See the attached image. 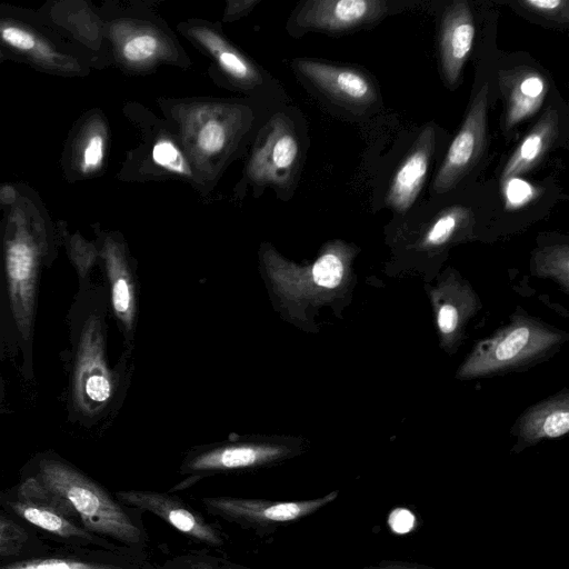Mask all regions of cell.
Wrapping results in <instances>:
<instances>
[{
    "label": "cell",
    "mask_w": 569,
    "mask_h": 569,
    "mask_svg": "<svg viewBox=\"0 0 569 569\" xmlns=\"http://www.w3.org/2000/svg\"><path fill=\"white\" fill-rule=\"evenodd\" d=\"M133 346L128 347L116 369L107 359L104 322L100 315H90L82 327L76 356L73 398L78 410L98 417L109 410L129 386L133 371Z\"/></svg>",
    "instance_id": "277c9868"
},
{
    "label": "cell",
    "mask_w": 569,
    "mask_h": 569,
    "mask_svg": "<svg viewBox=\"0 0 569 569\" xmlns=\"http://www.w3.org/2000/svg\"><path fill=\"white\" fill-rule=\"evenodd\" d=\"M188 34L199 43L218 63L219 68L236 83L253 88L262 82L258 68L238 51L221 33L208 26H191Z\"/></svg>",
    "instance_id": "ac0fdd59"
},
{
    "label": "cell",
    "mask_w": 569,
    "mask_h": 569,
    "mask_svg": "<svg viewBox=\"0 0 569 569\" xmlns=\"http://www.w3.org/2000/svg\"><path fill=\"white\" fill-rule=\"evenodd\" d=\"M28 540L26 530L11 519L0 516V556H16Z\"/></svg>",
    "instance_id": "83f0119b"
},
{
    "label": "cell",
    "mask_w": 569,
    "mask_h": 569,
    "mask_svg": "<svg viewBox=\"0 0 569 569\" xmlns=\"http://www.w3.org/2000/svg\"><path fill=\"white\" fill-rule=\"evenodd\" d=\"M532 340V331L528 327L522 326L512 329L492 347L489 357L490 362L483 368H492L525 353L527 350L531 349Z\"/></svg>",
    "instance_id": "603a6c76"
},
{
    "label": "cell",
    "mask_w": 569,
    "mask_h": 569,
    "mask_svg": "<svg viewBox=\"0 0 569 569\" xmlns=\"http://www.w3.org/2000/svg\"><path fill=\"white\" fill-rule=\"evenodd\" d=\"M168 569H249L206 553L191 552L168 563Z\"/></svg>",
    "instance_id": "4316f807"
},
{
    "label": "cell",
    "mask_w": 569,
    "mask_h": 569,
    "mask_svg": "<svg viewBox=\"0 0 569 569\" xmlns=\"http://www.w3.org/2000/svg\"><path fill=\"white\" fill-rule=\"evenodd\" d=\"M388 523L393 532L405 535L413 529L416 517L410 510L400 507L390 512Z\"/></svg>",
    "instance_id": "1f68e13d"
},
{
    "label": "cell",
    "mask_w": 569,
    "mask_h": 569,
    "mask_svg": "<svg viewBox=\"0 0 569 569\" xmlns=\"http://www.w3.org/2000/svg\"><path fill=\"white\" fill-rule=\"evenodd\" d=\"M101 257L110 289V302L128 347L133 346L139 319V279L137 263L120 240L104 238Z\"/></svg>",
    "instance_id": "30bf717a"
},
{
    "label": "cell",
    "mask_w": 569,
    "mask_h": 569,
    "mask_svg": "<svg viewBox=\"0 0 569 569\" xmlns=\"http://www.w3.org/2000/svg\"><path fill=\"white\" fill-rule=\"evenodd\" d=\"M435 128L425 127L391 181L387 202L398 211L408 210L423 184L435 148Z\"/></svg>",
    "instance_id": "2e32d148"
},
{
    "label": "cell",
    "mask_w": 569,
    "mask_h": 569,
    "mask_svg": "<svg viewBox=\"0 0 569 569\" xmlns=\"http://www.w3.org/2000/svg\"><path fill=\"white\" fill-rule=\"evenodd\" d=\"M108 141L106 123L100 117L86 126L76 151V160L82 174H92L103 164Z\"/></svg>",
    "instance_id": "7402d4cb"
},
{
    "label": "cell",
    "mask_w": 569,
    "mask_h": 569,
    "mask_svg": "<svg viewBox=\"0 0 569 569\" xmlns=\"http://www.w3.org/2000/svg\"><path fill=\"white\" fill-rule=\"evenodd\" d=\"M293 64L310 83L339 102L363 106L376 99L372 82L358 70L312 59H298Z\"/></svg>",
    "instance_id": "5bb4252c"
},
{
    "label": "cell",
    "mask_w": 569,
    "mask_h": 569,
    "mask_svg": "<svg viewBox=\"0 0 569 569\" xmlns=\"http://www.w3.org/2000/svg\"><path fill=\"white\" fill-rule=\"evenodd\" d=\"M386 12L387 3L381 0H309L295 22L302 30L337 32L371 23Z\"/></svg>",
    "instance_id": "4fadbf2b"
},
{
    "label": "cell",
    "mask_w": 569,
    "mask_h": 569,
    "mask_svg": "<svg viewBox=\"0 0 569 569\" xmlns=\"http://www.w3.org/2000/svg\"><path fill=\"white\" fill-rule=\"evenodd\" d=\"M466 216L467 210L465 208H449L442 212L429 228L426 233L425 242L428 246H439L445 243Z\"/></svg>",
    "instance_id": "484cf974"
},
{
    "label": "cell",
    "mask_w": 569,
    "mask_h": 569,
    "mask_svg": "<svg viewBox=\"0 0 569 569\" xmlns=\"http://www.w3.org/2000/svg\"><path fill=\"white\" fill-rule=\"evenodd\" d=\"M558 133V113L548 109L527 133L509 158L501 174L502 182L531 170L552 146Z\"/></svg>",
    "instance_id": "ffe728a7"
},
{
    "label": "cell",
    "mask_w": 569,
    "mask_h": 569,
    "mask_svg": "<svg viewBox=\"0 0 569 569\" xmlns=\"http://www.w3.org/2000/svg\"><path fill=\"white\" fill-rule=\"evenodd\" d=\"M8 505L21 519L54 536L67 539L93 540L90 532L42 500L19 496V499L11 500Z\"/></svg>",
    "instance_id": "44dd1931"
},
{
    "label": "cell",
    "mask_w": 569,
    "mask_h": 569,
    "mask_svg": "<svg viewBox=\"0 0 569 569\" xmlns=\"http://www.w3.org/2000/svg\"><path fill=\"white\" fill-rule=\"evenodd\" d=\"M172 117L194 176L210 180L222 170L246 132L250 112L240 104L196 101L176 106Z\"/></svg>",
    "instance_id": "3957f363"
},
{
    "label": "cell",
    "mask_w": 569,
    "mask_h": 569,
    "mask_svg": "<svg viewBox=\"0 0 569 569\" xmlns=\"http://www.w3.org/2000/svg\"><path fill=\"white\" fill-rule=\"evenodd\" d=\"M152 160L167 171L193 178L194 172L183 151L170 138L163 137L156 141L152 148Z\"/></svg>",
    "instance_id": "cb8c5ba5"
},
{
    "label": "cell",
    "mask_w": 569,
    "mask_h": 569,
    "mask_svg": "<svg viewBox=\"0 0 569 569\" xmlns=\"http://www.w3.org/2000/svg\"><path fill=\"white\" fill-rule=\"evenodd\" d=\"M0 41L32 62L51 70L79 72L78 61L20 23L0 20Z\"/></svg>",
    "instance_id": "d6986e66"
},
{
    "label": "cell",
    "mask_w": 569,
    "mask_h": 569,
    "mask_svg": "<svg viewBox=\"0 0 569 569\" xmlns=\"http://www.w3.org/2000/svg\"><path fill=\"white\" fill-rule=\"evenodd\" d=\"M338 497L335 490L323 497L299 501H274L257 498L204 497V508L217 517L246 528L270 529L306 518Z\"/></svg>",
    "instance_id": "52a82bcc"
},
{
    "label": "cell",
    "mask_w": 569,
    "mask_h": 569,
    "mask_svg": "<svg viewBox=\"0 0 569 569\" xmlns=\"http://www.w3.org/2000/svg\"><path fill=\"white\" fill-rule=\"evenodd\" d=\"M110 38L118 59L131 70H149L178 57L172 39L143 21H116L110 26Z\"/></svg>",
    "instance_id": "8fae6325"
},
{
    "label": "cell",
    "mask_w": 569,
    "mask_h": 569,
    "mask_svg": "<svg viewBox=\"0 0 569 569\" xmlns=\"http://www.w3.org/2000/svg\"><path fill=\"white\" fill-rule=\"evenodd\" d=\"M535 428L536 437L557 438L567 433L569 429V415L567 409H555L549 411L543 419L539 420Z\"/></svg>",
    "instance_id": "f546056e"
},
{
    "label": "cell",
    "mask_w": 569,
    "mask_h": 569,
    "mask_svg": "<svg viewBox=\"0 0 569 569\" xmlns=\"http://www.w3.org/2000/svg\"><path fill=\"white\" fill-rule=\"evenodd\" d=\"M116 496L126 506L152 512L194 541L210 547L223 543L221 533L178 496L151 490H122Z\"/></svg>",
    "instance_id": "7c38bea8"
},
{
    "label": "cell",
    "mask_w": 569,
    "mask_h": 569,
    "mask_svg": "<svg viewBox=\"0 0 569 569\" xmlns=\"http://www.w3.org/2000/svg\"><path fill=\"white\" fill-rule=\"evenodd\" d=\"M506 203L509 208H518L535 196V189L527 181L519 178H510L503 181Z\"/></svg>",
    "instance_id": "4dcf8cb0"
},
{
    "label": "cell",
    "mask_w": 569,
    "mask_h": 569,
    "mask_svg": "<svg viewBox=\"0 0 569 569\" xmlns=\"http://www.w3.org/2000/svg\"><path fill=\"white\" fill-rule=\"evenodd\" d=\"M473 38L475 23L469 4L465 1L450 4L443 14L440 31L441 66L449 83L458 81Z\"/></svg>",
    "instance_id": "9a60e30c"
},
{
    "label": "cell",
    "mask_w": 569,
    "mask_h": 569,
    "mask_svg": "<svg viewBox=\"0 0 569 569\" xmlns=\"http://www.w3.org/2000/svg\"><path fill=\"white\" fill-rule=\"evenodd\" d=\"M499 84L506 102L507 128L533 114L540 108L547 92L543 76L529 67L501 71Z\"/></svg>",
    "instance_id": "e0dca14e"
},
{
    "label": "cell",
    "mask_w": 569,
    "mask_h": 569,
    "mask_svg": "<svg viewBox=\"0 0 569 569\" xmlns=\"http://www.w3.org/2000/svg\"><path fill=\"white\" fill-rule=\"evenodd\" d=\"M458 322V315L452 306L446 305L438 312V326L442 333H450Z\"/></svg>",
    "instance_id": "836d02e7"
},
{
    "label": "cell",
    "mask_w": 569,
    "mask_h": 569,
    "mask_svg": "<svg viewBox=\"0 0 569 569\" xmlns=\"http://www.w3.org/2000/svg\"><path fill=\"white\" fill-rule=\"evenodd\" d=\"M18 495L47 502L90 533L106 536L129 547L144 542L141 528L102 487L72 467L43 459L39 473L27 478Z\"/></svg>",
    "instance_id": "6da1fadb"
},
{
    "label": "cell",
    "mask_w": 569,
    "mask_h": 569,
    "mask_svg": "<svg viewBox=\"0 0 569 569\" xmlns=\"http://www.w3.org/2000/svg\"><path fill=\"white\" fill-rule=\"evenodd\" d=\"M259 0H229L227 2L223 21H232L247 14Z\"/></svg>",
    "instance_id": "d6a6232c"
},
{
    "label": "cell",
    "mask_w": 569,
    "mask_h": 569,
    "mask_svg": "<svg viewBox=\"0 0 569 569\" xmlns=\"http://www.w3.org/2000/svg\"><path fill=\"white\" fill-rule=\"evenodd\" d=\"M299 159L297 137L283 116L273 117L259 138L248 163V177L258 184L286 187Z\"/></svg>",
    "instance_id": "9c48e42d"
},
{
    "label": "cell",
    "mask_w": 569,
    "mask_h": 569,
    "mask_svg": "<svg viewBox=\"0 0 569 569\" xmlns=\"http://www.w3.org/2000/svg\"><path fill=\"white\" fill-rule=\"evenodd\" d=\"M488 93V83H483L436 176V193L441 194L453 189L481 157L487 138Z\"/></svg>",
    "instance_id": "ba28073f"
},
{
    "label": "cell",
    "mask_w": 569,
    "mask_h": 569,
    "mask_svg": "<svg viewBox=\"0 0 569 569\" xmlns=\"http://www.w3.org/2000/svg\"><path fill=\"white\" fill-rule=\"evenodd\" d=\"M0 57H1V52H0Z\"/></svg>",
    "instance_id": "d590c367"
},
{
    "label": "cell",
    "mask_w": 569,
    "mask_h": 569,
    "mask_svg": "<svg viewBox=\"0 0 569 569\" xmlns=\"http://www.w3.org/2000/svg\"><path fill=\"white\" fill-rule=\"evenodd\" d=\"M519 4L526 10L558 22L568 21V1L566 0H521Z\"/></svg>",
    "instance_id": "f1b7e54d"
},
{
    "label": "cell",
    "mask_w": 569,
    "mask_h": 569,
    "mask_svg": "<svg viewBox=\"0 0 569 569\" xmlns=\"http://www.w3.org/2000/svg\"><path fill=\"white\" fill-rule=\"evenodd\" d=\"M0 569H120L110 565L67 558L30 559L1 566Z\"/></svg>",
    "instance_id": "d4e9b609"
},
{
    "label": "cell",
    "mask_w": 569,
    "mask_h": 569,
    "mask_svg": "<svg viewBox=\"0 0 569 569\" xmlns=\"http://www.w3.org/2000/svg\"><path fill=\"white\" fill-rule=\"evenodd\" d=\"M259 273L272 309L287 323L307 331L312 326V309L326 291L338 288L345 274L343 248L330 243L309 264L282 256L272 244L261 243Z\"/></svg>",
    "instance_id": "7a4b0ae2"
},
{
    "label": "cell",
    "mask_w": 569,
    "mask_h": 569,
    "mask_svg": "<svg viewBox=\"0 0 569 569\" xmlns=\"http://www.w3.org/2000/svg\"><path fill=\"white\" fill-rule=\"evenodd\" d=\"M11 232L6 238V269L11 309L17 327L29 338L40 250L20 211L11 218Z\"/></svg>",
    "instance_id": "8992f818"
},
{
    "label": "cell",
    "mask_w": 569,
    "mask_h": 569,
    "mask_svg": "<svg viewBox=\"0 0 569 569\" xmlns=\"http://www.w3.org/2000/svg\"><path fill=\"white\" fill-rule=\"evenodd\" d=\"M363 569H436L428 566L418 563L396 561V560H382L378 565L369 566Z\"/></svg>",
    "instance_id": "e575fe53"
},
{
    "label": "cell",
    "mask_w": 569,
    "mask_h": 569,
    "mask_svg": "<svg viewBox=\"0 0 569 569\" xmlns=\"http://www.w3.org/2000/svg\"><path fill=\"white\" fill-rule=\"evenodd\" d=\"M301 439L286 435L239 436L191 448L183 457L180 473L187 482L202 477L271 467L298 456Z\"/></svg>",
    "instance_id": "5b68a950"
}]
</instances>
